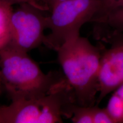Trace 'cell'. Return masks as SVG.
Listing matches in <instances>:
<instances>
[{
	"label": "cell",
	"instance_id": "obj_1",
	"mask_svg": "<svg viewBox=\"0 0 123 123\" xmlns=\"http://www.w3.org/2000/svg\"><path fill=\"white\" fill-rule=\"evenodd\" d=\"M66 83L76 104L91 107L98 96V76L102 53L87 38L78 37L56 51Z\"/></svg>",
	"mask_w": 123,
	"mask_h": 123
},
{
	"label": "cell",
	"instance_id": "obj_2",
	"mask_svg": "<svg viewBox=\"0 0 123 123\" xmlns=\"http://www.w3.org/2000/svg\"><path fill=\"white\" fill-rule=\"evenodd\" d=\"M2 84L12 100L31 99L56 90L63 76L45 74L26 52L7 46L0 50Z\"/></svg>",
	"mask_w": 123,
	"mask_h": 123
},
{
	"label": "cell",
	"instance_id": "obj_3",
	"mask_svg": "<svg viewBox=\"0 0 123 123\" xmlns=\"http://www.w3.org/2000/svg\"><path fill=\"white\" fill-rule=\"evenodd\" d=\"M71 104H76L74 95L63 83L44 96L12 100L9 105H0V123H62L66 107Z\"/></svg>",
	"mask_w": 123,
	"mask_h": 123
},
{
	"label": "cell",
	"instance_id": "obj_4",
	"mask_svg": "<svg viewBox=\"0 0 123 123\" xmlns=\"http://www.w3.org/2000/svg\"><path fill=\"white\" fill-rule=\"evenodd\" d=\"M102 4L100 0H66L51 9L47 16V29L43 43L56 51L70 40L80 35L81 27L93 22L100 15Z\"/></svg>",
	"mask_w": 123,
	"mask_h": 123
},
{
	"label": "cell",
	"instance_id": "obj_5",
	"mask_svg": "<svg viewBox=\"0 0 123 123\" xmlns=\"http://www.w3.org/2000/svg\"><path fill=\"white\" fill-rule=\"evenodd\" d=\"M13 10L10 19V41L8 46L25 52L33 50L44 42L47 17L36 4L21 3Z\"/></svg>",
	"mask_w": 123,
	"mask_h": 123
},
{
	"label": "cell",
	"instance_id": "obj_6",
	"mask_svg": "<svg viewBox=\"0 0 123 123\" xmlns=\"http://www.w3.org/2000/svg\"><path fill=\"white\" fill-rule=\"evenodd\" d=\"M123 84V43L102 53L98 76L96 104Z\"/></svg>",
	"mask_w": 123,
	"mask_h": 123
},
{
	"label": "cell",
	"instance_id": "obj_7",
	"mask_svg": "<svg viewBox=\"0 0 123 123\" xmlns=\"http://www.w3.org/2000/svg\"><path fill=\"white\" fill-rule=\"evenodd\" d=\"M95 30L98 33L104 31L113 34H120L123 32V5L100 18L93 22Z\"/></svg>",
	"mask_w": 123,
	"mask_h": 123
},
{
	"label": "cell",
	"instance_id": "obj_8",
	"mask_svg": "<svg viewBox=\"0 0 123 123\" xmlns=\"http://www.w3.org/2000/svg\"><path fill=\"white\" fill-rule=\"evenodd\" d=\"M14 4L10 0H0V50L10 43V19Z\"/></svg>",
	"mask_w": 123,
	"mask_h": 123
},
{
	"label": "cell",
	"instance_id": "obj_9",
	"mask_svg": "<svg viewBox=\"0 0 123 123\" xmlns=\"http://www.w3.org/2000/svg\"><path fill=\"white\" fill-rule=\"evenodd\" d=\"M105 108L115 123H123V84L113 91Z\"/></svg>",
	"mask_w": 123,
	"mask_h": 123
},
{
	"label": "cell",
	"instance_id": "obj_10",
	"mask_svg": "<svg viewBox=\"0 0 123 123\" xmlns=\"http://www.w3.org/2000/svg\"><path fill=\"white\" fill-rule=\"evenodd\" d=\"M92 119L93 123H115L106 108L92 106Z\"/></svg>",
	"mask_w": 123,
	"mask_h": 123
},
{
	"label": "cell",
	"instance_id": "obj_11",
	"mask_svg": "<svg viewBox=\"0 0 123 123\" xmlns=\"http://www.w3.org/2000/svg\"><path fill=\"white\" fill-rule=\"evenodd\" d=\"M100 1H101L102 4V11L100 15L95 20L94 22L110 12L123 5V0H100Z\"/></svg>",
	"mask_w": 123,
	"mask_h": 123
},
{
	"label": "cell",
	"instance_id": "obj_12",
	"mask_svg": "<svg viewBox=\"0 0 123 123\" xmlns=\"http://www.w3.org/2000/svg\"><path fill=\"white\" fill-rule=\"evenodd\" d=\"M64 1H66V0H47L46 2V4L49 8L51 9L55 5Z\"/></svg>",
	"mask_w": 123,
	"mask_h": 123
},
{
	"label": "cell",
	"instance_id": "obj_13",
	"mask_svg": "<svg viewBox=\"0 0 123 123\" xmlns=\"http://www.w3.org/2000/svg\"><path fill=\"white\" fill-rule=\"evenodd\" d=\"M47 0H15L17 4H21L22 2H29L31 3V4H37V3L38 2H43L45 3Z\"/></svg>",
	"mask_w": 123,
	"mask_h": 123
},
{
	"label": "cell",
	"instance_id": "obj_14",
	"mask_svg": "<svg viewBox=\"0 0 123 123\" xmlns=\"http://www.w3.org/2000/svg\"><path fill=\"white\" fill-rule=\"evenodd\" d=\"M2 86V78H1V70H0V87Z\"/></svg>",
	"mask_w": 123,
	"mask_h": 123
},
{
	"label": "cell",
	"instance_id": "obj_15",
	"mask_svg": "<svg viewBox=\"0 0 123 123\" xmlns=\"http://www.w3.org/2000/svg\"><path fill=\"white\" fill-rule=\"evenodd\" d=\"M10 1H13V2H14L15 4H17V2L16 1H15V0H10Z\"/></svg>",
	"mask_w": 123,
	"mask_h": 123
},
{
	"label": "cell",
	"instance_id": "obj_16",
	"mask_svg": "<svg viewBox=\"0 0 123 123\" xmlns=\"http://www.w3.org/2000/svg\"><path fill=\"white\" fill-rule=\"evenodd\" d=\"M0 89H1V87H0Z\"/></svg>",
	"mask_w": 123,
	"mask_h": 123
}]
</instances>
